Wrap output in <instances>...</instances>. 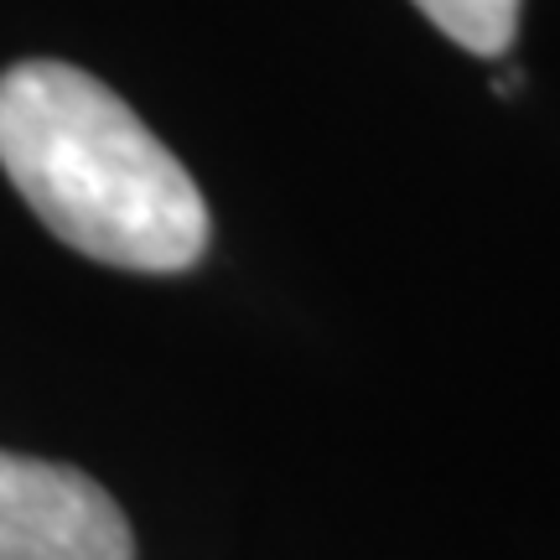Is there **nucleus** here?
<instances>
[{
    "mask_svg": "<svg viewBox=\"0 0 560 560\" xmlns=\"http://www.w3.org/2000/svg\"><path fill=\"white\" fill-rule=\"evenodd\" d=\"M416 5L457 47L478 52V58H503L514 32H520L524 0H416Z\"/></svg>",
    "mask_w": 560,
    "mask_h": 560,
    "instance_id": "3",
    "label": "nucleus"
},
{
    "mask_svg": "<svg viewBox=\"0 0 560 560\" xmlns=\"http://www.w3.org/2000/svg\"><path fill=\"white\" fill-rule=\"evenodd\" d=\"M0 166L62 244L115 270L177 276L208 249V202L136 109L73 62L0 73Z\"/></svg>",
    "mask_w": 560,
    "mask_h": 560,
    "instance_id": "1",
    "label": "nucleus"
},
{
    "mask_svg": "<svg viewBox=\"0 0 560 560\" xmlns=\"http://www.w3.org/2000/svg\"><path fill=\"white\" fill-rule=\"evenodd\" d=\"M0 560H136V540L89 472L0 452Z\"/></svg>",
    "mask_w": 560,
    "mask_h": 560,
    "instance_id": "2",
    "label": "nucleus"
}]
</instances>
